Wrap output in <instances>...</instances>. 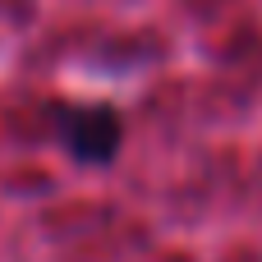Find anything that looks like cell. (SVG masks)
I'll list each match as a JSON object with an SVG mask.
<instances>
[{"instance_id":"cell-1","label":"cell","mask_w":262,"mask_h":262,"mask_svg":"<svg viewBox=\"0 0 262 262\" xmlns=\"http://www.w3.org/2000/svg\"><path fill=\"white\" fill-rule=\"evenodd\" d=\"M51 138L78 166H111L124 143V120L115 106H55Z\"/></svg>"}]
</instances>
